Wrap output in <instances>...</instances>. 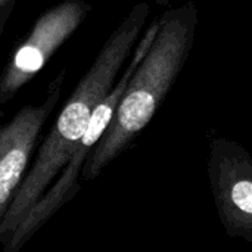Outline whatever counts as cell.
Wrapping results in <instances>:
<instances>
[{"label":"cell","mask_w":252,"mask_h":252,"mask_svg":"<svg viewBox=\"0 0 252 252\" xmlns=\"http://www.w3.org/2000/svg\"><path fill=\"white\" fill-rule=\"evenodd\" d=\"M165 1H167V0H161V3H165Z\"/></svg>","instance_id":"9c48e42d"},{"label":"cell","mask_w":252,"mask_h":252,"mask_svg":"<svg viewBox=\"0 0 252 252\" xmlns=\"http://www.w3.org/2000/svg\"><path fill=\"white\" fill-rule=\"evenodd\" d=\"M219 219L233 239L252 244V159L235 140L216 137L207 162Z\"/></svg>","instance_id":"5b68a950"},{"label":"cell","mask_w":252,"mask_h":252,"mask_svg":"<svg viewBox=\"0 0 252 252\" xmlns=\"http://www.w3.org/2000/svg\"><path fill=\"white\" fill-rule=\"evenodd\" d=\"M65 77L63 65L49 81L40 103L22 106L0 126V221L27 174L41 130L62 96Z\"/></svg>","instance_id":"8992f818"},{"label":"cell","mask_w":252,"mask_h":252,"mask_svg":"<svg viewBox=\"0 0 252 252\" xmlns=\"http://www.w3.org/2000/svg\"><path fill=\"white\" fill-rule=\"evenodd\" d=\"M158 30V19H155L145 31L143 37L134 44L133 52L130 55V61L127 66L123 69V75L118 81H115L111 92L100 100V103L94 108L90 121L87 124V128L78 143L75 145V149L72 155L69 157L66 165L61 170L58 177L53 180V185L47 188V190L41 195V198L28 210V213L24 216L21 223L16 226L13 233L10 235L9 241L3 245L1 252H19L30 239L71 199L77 196L80 192V183L78 177L83 171V167L86 161L89 159L92 151L103 136L108 124L112 120V115L115 112V108L121 99V94L124 92V87L131 77L134 68L140 62V59L145 56L146 50L149 49L155 34Z\"/></svg>","instance_id":"3957f363"},{"label":"cell","mask_w":252,"mask_h":252,"mask_svg":"<svg viewBox=\"0 0 252 252\" xmlns=\"http://www.w3.org/2000/svg\"><path fill=\"white\" fill-rule=\"evenodd\" d=\"M18 0H0V21L7 19Z\"/></svg>","instance_id":"52a82bcc"},{"label":"cell","mask_w":252,"mask_h":252,"mask_svg":"<svg viewBox=\"0 0 252 252\" xmlns=\"http://www.w3.org/2000/svg\"><path fill=\"white\" fill-rule=\"evenodd\" d=\"M6 21H7V19H1V21H0V37H1V32H3V30H4Z\"/></svg>","instance_id":"ba28073f"},{"label":"cell","mask_w":252,"mask_h":252,"mask_svg":"<svg viewBox=\"0 0 252 252\" xmlns=\"http://www.w3.org/2000/svg\"><path fill=\"white\" fill-rule=\"evenodd\" d=\"M149 12L151 6L146 1L131 7L103 43L93 63L65 102L0 221V245L9 241L28 210L66 165L87 128L94 108L111 92L126 61L130 58L146 25Z\"/></svg>","instance_id":"6da1fadb"},{"label":"cell","mask_w":252,"mask_h":252,"mask_svg":"<svg viewBox=\"0 0 252 252\" xmlns=\"http://www.w3.org/2000/svg\"><path fill=\"white\" fill-rule=\"evenodd\" d=\"M92 6L84 0H63L35 21L0 74V109L44 68L55 52L84 22Z\"/></svg>","instance_id":"277c9868"},{"label":"cell","mask_w":252,"mask_h":252,"mask_svg":"<svg viewBox=\"0 0 252 252\" xmlns=\"http://www.w3.org/2000/svg\"><path fill=\"white\" fill-rule=\"evenodd\" d=\"M196 25L193 0L164 12L158 19L149 49L128 78L111 123L83 167L84 180H94L152 121L192 52Z\"/></svg>","instance_id":"7a4b0ae2"}]
</instances>
